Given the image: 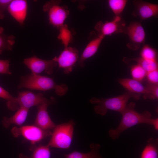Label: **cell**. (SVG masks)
<instances>
[{"instance_id":"1","label":"cell","mask_w":158,"mask_h":158,"mask_svg":"<svg viewBox=\"0 0 158 158\" xmlns=\"http://www.w3.org/2000/svg\"><path fill=\"white\" fill-rule=\"evenodd\" d=\"M135 104L133 102L127 104L121 113L122 118L116 128H111L109 131L110 137L113 140L118 139L121 134L125 130L137 125L146 124L152 125L155 129L158 127V118H152L151 113L145 111L139 113L135 109Z\"/></svg>"},{"instance_id":"2","label":"cell","mask_w":158,"mask_h":158,"mask_svg":"<svg viewBox=\"0 0 158 158\" xmlns=\"http://www.w3.org/2000/svg\"><path fill=\"white\" fill-rule=\"evenodd\" d=\"M18 87L42 91L54 89L60 96L64 95L68 90L65 84L58 85L51 78L32 73L21 77Z\"/></svg>"},{"instance_id":"3","label":"cell","mask_w":158,"mask_h":158,"mask_svg":"<svg viewBox=\"0 0 158 158\" xmlns=\"http://www.w3.org/2000/svg\"><path fill=\"white\" fill-rule=\"evenodd\" d=\"M141 95L128 91L122 95L110 98L99 99L93 97L90 100V102L92 104H96L94 107L95 112L104 116L109 110L121 113L125 109L130 99L133 98L138 100Z\"/></svg>"},{"instance_id":"4","label":"cell","mask_w":158,"mask_h":158,"mask_svg":"<svg viewBox=\"0 0 158 158\" xmlns=\"http://www.w3.org/2000/svg\"><path fill=\"white\" fill-rule=\"evenodd\" d=\"M74 124L71 120L56 125L53 129L51 138L47 145L49 147L68 149L73 139Z\"/></svg>"},{"instance_id":"5","label":"cell","mask_w":158,"mask_h":158,"mask_svg":"<svg viewBox=\"0 0 158 158\" xmlns=\"http://www.w3.org/2000/svg\"><path fill=\"white\" fill-rule=\"evenodd\" d=\"M60 0L47 2L43 7V11L47 13L49 23L59 29L63 24L69 11L67 6L61 5Z\"/></svg>"},{"instance_id":"6","label":"cell","mask_w":158,"mask_h":158,"mask_svg":"<svg viewBox=\"0 0 158 158\" xmlns=\"http://www.w3.org/2000/svg\"><path fill=\"white\" fill-rule=\"evenodd\" d=\"M11 133L15 137L22 136L29 141L31 146L35 145L45 138L51 135V130H43L34 125H26L17 127H14L11 130Z\"/></svg>"},{"instance_id":"7","label":"cell","mask_w":158,"mask_h":158,"mask_svg":"<svg viewBox=\"0 0 158 158\" xmlns=\"http://www.w3.org/2000/svg\"><path fill=\"white\" fill-rule=\"evenodd\" d=\"M124 33L128 35L129 42L126 45L131 49L138 50L145 42V32L141 23L139 22H132L126 27Z\"/></svg>"},{"instance_id":"8","label":"cell","mask_w":158,"mask_h":158,"mask_svg":"<svg viewBox=\"0 0 158 158\" xmlns=\"http://www.w3.org/2000/svg\"><path fill=\"white\" fill-rule=\"evenodd\" d=\"M126 28L125 24L120 16H115L113 20L110 21L104 22L99 21L95 26L98 36L104 38L107 35L124 33Z\"/></svg>"},{"instance_id":"9","label":"cell","mask_w":158,"mask_h":158,"mask_svg":"<svg viewBox=\"0 0 158 158\" xmlns=\"http://www.w3.org/2000/svg\"><path fill=\"white\" fill-rule=\"evenodd\" d=\"M23 63L34 74L40 75L43 72L51 74L57 63L53 59L47 60L40 59L35 56L24 59Z\"/></svg>"},{"instance_id":"10","label":"cell","mask_w":158,"mask_h":158,"mask_svg":"<svg viewBox=\"0 0 158 158\" xmlns=\"http://www.w3.org/2000/svg\"><path fill=\"white\" fill-rule=\"evenodd\" d=\"M52 59L57 63L59 68L63 69L64 73L69 74L72 71L79 59L78 51L75 48L68 46L65 47L59 56Z\"/></svg>"},{"instance_id":"11","label":"cell","mask_w":158,"mask_h":158,"mask_svg":"<svg viewBox=\"0 0 158 158\" xmlns=\"http://www.w3.org/2000/svg\"><path fill=\"white\" fill-rule=\"evenodd\" d=\"M56 100L51 97L49 101L43 103L37 106V112L34 125L45 130L53 129L56 126L51 118L47 111L50 105L55 104Z\"/></svg>"},{"instance_id":"12","label":"cell","mask_w":158,"mask_h":158,"mask_svg":"<svg viewBox=\"0 0 158 158\" xmlns=\"http://www.w3.org/2000/svg\"><path fill=\"white\" fill-rule=\"evenodd\" d=\"M17 102L20 107L28 109L35 106L37 107L43 102L50 101L44 97L41 93H35L30 91L19 92L16 97Z\"/></svg>"},{"instance_id":"13","label":"cell","mask_w":158,"mask_h":158,"mask_svg":"<svg viewBox=\"0 0 158 158\" xmlns=\"http://www.w3.org/2000/svg\"><path fill=\"white\" fill-rule=\"evenodd\" d=\"M135 8L132 15L139 17L141 20L151 17H157L158 14V5L140 0L133 1Z\"/></svg>"},{"instance_id":"14","label":"cell","mask_w":158,"mask_h":158,"mask_svg":"<svg viewBox=\"0 0 158 158\" xmlns=\"http://www.w3.org/2000/svg\"><path fill=\"white\" fill-rule=\"evenodd\" d=\"M28 8L26 0H12L7 10L19 24L22 26L27 16Z\"/></svg>"},{"instance_id":"15","label":"cell","mask_w":158,"mask_h":158,"mask_svg":"<svg viewBox=\"0 0 158 158\" xmlns=\"http://www.w3.org/2000/svg\"><path fill=\"white\" fill-rule=\"evenodd\" d=\"M119 83L128 91L140 94H143L145 99H154L146 86L143 85L140 82L133 79L121 78Z\"/></svg>"},{"instance_id":"16","label":"cell","mask_w":158,"mask_h":158,"mask_svg":"<svg viewBox=\"0 0 158 158\" xmlns=\"http://www.w3.org/2000/svg\"><path fill=\"white\" fill-rule=\"evenodd\" d=\"M104 38L102 37L98 36L89 42L79 59L78 64L80 66L84 67L85 60L96 53Z\"/></svg>"},{"instance_id":"17","label":"cell","mask_w":158,"mask_h":158,"mask_svg":"<svg viewBox=\"0 0 158 158\" xmlns=\"http://www.w3.org/2000/svg\"><path fill=\"white\" fill-rule=\"evenodd\" d=\"M29 109L20 107L16 113L10 117H3L2 123L3 126L8 128L12 124L18 126L22 125L27 118Z\"/></svg>"},{"instance_id":"18","label":"cell","mask_w":158,"mask_h":158,"mask_svg":"<svg viewBox=\"0 0 158 158\" xmlns=\"http://www.w3.org/2000/svg\"><path fill=\"white\" fill-rule=\"evenodd\" d=\"M90 151L83 153L74 151L64 155V158H103L99 153L101 147L100 144L92 143L90 145Z\"/></svg>"},{"instance_id":"19","label":"cell","mask_w":158,"mask_h":158,"mask_svg":"<svg viewBox=\"0 0 158 158\" xmlns=\"http://www.w3.org/2000/svg\"><path fill=\"white\" fill-rule=\"evenodd\" d=\"M49 148L47 145L31 146L30 150L32 152L31 156H28L23 154H20L19 155V158H50L51 153Z\"/></svg>"},{"instance_id":"20","label":"cell","mask_w":158,"mask_h":158,"mask_svg":"<svg viewBox=\"0 0 158 158\" xmlns=\"http://www.w3.org/2000/svg\"><path fill=\"white\" fill-rule=\"evenodd\" d=\"M140 158H158V140L150 138L142 150Z\"/></svg>"},{"instance_id":"21","label":"cell","mask_w":158,"mask_h":158,"mask_svg":"<svg viewBox=\"0 0 158 158\" xmlns=\"http://www.w3.org/2000/svg\"><path fill=\"white\" fill-rule=\"evenodd\" d=\"M15 37L13 35H8L4 33V28L0 26V54L5 50L11 51L15 44Z\"/></svg>"},{"instance_id":"22","label":"cell","mask_w":158,"mask_h":158,"mask_svg":"<svg viewBox=\"0 0 158 158\" xmlns=\"http://www.w3.org/2000/svg\"><path fill=\"white\" fill-rule=\"evenodd\" d=\"M123 60L126 63L132 61L136 62L147 72L158 69V65L157 61L147 60L141 57L131 58H125Z\"/></svg>"},{"instance_id":"23","label":"cell","mask_w":158,"mask_h":158,"mask_svg":"<svg viewBox=\"0 0 158 158\" xmlns=\"http://www.w3.org/2000/svg\"><path fill=\"white\" fill-rule=\"evenodd\" d=\"M0 97L6 101V106L9 110L15 111L19 108L16 97L13 96L0 86Z\"/></svg>"},{"instance_id":"24","label":"cell","mask_w":158,"mask_h":158,"mask_svg":"<svg viewBox=\"0 0 158 158\" xmlns=\"http://www.w3.org/2000/svg\"><path fill=\"white\" fill-rule=\"evenodd\" d=\"M58 29L59 33L58 38L61 41L65 47H68L72 40L71 32L66 24H63Z\"/></svg>"},{"instance_id":"25","label":"cell","mask_w":158,"mask_h":158,"mask_svg":"<svg viewBox=\"0 0 158 158\" xmlns=\"http://www.w3.org/2000/svg\"><path fill=\"white\" fill-rule=\"evenodd\" d=\"M126 0H109V6L115 16H120L127 3Z\"/></svg>"},{"instance_id":"26","label":"cell","mask_w":158,"mask_h":158,"mask_svg":"<svg viewBox=\"0 0 158 158\" xmlns=\"http://www.w3.org/2000/svg\"><path fill=\"white\" fill-rule=\"evenodd\" d=\"M141 57L144 59L157 61V51L148 45H145L143 47L140 52Z\"/></svg>"},{"instance_id":"27","label":"cell","mask_w":158,"mask_h":158,"mask_svg":"<svg viewBox=\"0 0 158 158\" xmlns=\"http://www.w3.org/2000/svg\"><path fill=\"white\" fill-rule=\"evenodd\" d=\"M131 73L133 79L140 82L146 76L147 72L142 67L138 64L132 67Z\"/></svg>"},{"instance_id":"28","label":"cell","mask_w":158,"mask_h":158,"mask_svg":"<svg viewBox=\"0 0 158 158\" xmlns=\"http://www.w3.org/2000/svg\"><path fill=\"white\" fill-rule=\"evenodd\" d=\"M10 60L9 59H0V73L11 75L10 70Z\"/></svg>"},{"instance_id":"29","label":"cell","mask_w":158,"mask_h":158,"mask_svg":"<svg viewBox=\"0 0 158 158\" xmlns=\"http://www.w3.org/2000/svg\"><path fill=\"white\" fill-rule=\"evenodd\" d=\"M12 0H0V19H3L5 17V12L7 10Z\"/></svg>"},{"instance_id":"30","label":"cell","mask_w":158,"mask_h":158,"mask_svg":"<svg viewBox=\"0 0 158 158\" xmlns=\"http://www.w3.org/2000/svg\"><path fill=\"white\" fill-rule=\"evenodd\" d=\"M146 76L149 81L152 84H158V69L147 72Z\"/></svg>"},{"instance_id":"31","label":"cell","mask_w":158,"mask_h":158,"mask_svg":"<svg viewBox=\"0 0 158 158\" xmlns=\"http://www.w3.org/2000/svg\"><path fill=\"white\" fill-rule=\"evenodd\" d=\"M154 99L158 98V84H151L146 86Z\"/></svg>"}]
</instances>
